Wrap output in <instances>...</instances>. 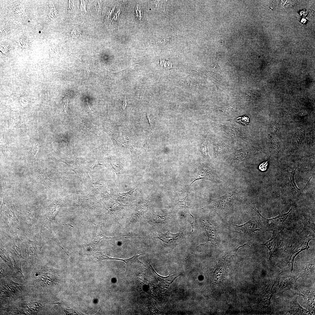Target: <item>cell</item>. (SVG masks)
<instances>
[{
	"label": "cell",
	"mask_w": 315,
	"mask_h": 315,
	"mask_svg": "<svg viewBox=\"0 0 315 315\" xmlns=\"http://www.w3.org/2000/svg\"><path fill=\"white\" fill-rule=\"evenodd\" d=\"M229 194L212 200L215 210L225 213L230 212L234 209L236 202V193L232 192Z\"/></svg>",
	"instance_id": "cell-1"
},
{
	"label": "cell",
	"mask_w": 315,
	"mask_h": 315,
	"mask_svg": "<svg viewBox=\"0 0 315 315\" xmlns=\"http://www.w3.org/2000/svg\"><path fill=\"white\" fill-rule=\"evenodd\" d=\"M284 303V312L292 315H311L309 312L303 308L299 304L295 296L286 298Z\"/></svg>",
	"instance_id": "cell-2"
},
{
	"label": "cell",
	"mask_w": 315,
	"mask_h": 315,
	"mask_svg": "<svg viewBox=\"0 0 315 315\" xmlns=\"http://www.w3.org/2000/svg\"><path fill=\"white\" fill-rule=\"evenodd\" d=\"M249 205L259 215L262 219V222L264 224L272 227L277 226L283 224L287 219L292 208L291 207L289 211L286 213L281 214L275 217L268 219L263 217L260 214L254 204H250Z\"/></svg>",
	"instance_id": "cell-3"
},
{
	"label": "cell",
	"mask_w": 315,
	"mask_h": 315,
	"mask_svg": "<svg viewBox=\"0 0 315 315\" xmlns=\"http://www.w3.org/2000/svg\"><path fill=\"white\" fill-rule=\"evenodd\" d=\"M218 178L217 174L213 168L207 166H203L199 168L195 178L190 185L198 180L203 179L217 182Z\"/></svg>",
	"instance_id": "cell-4"
},
{
	"label": "cell",
	"mask_w": 315,
	"mask_h": 315,
	"mask_svg": "<svg viewBox=\"0 0 315 315\" xmlns=\"http://www.w3.org/2000/svg\"><path fill=\"white\" fill-rule=\"evenodd\" d=\"M291 291L294 294L302 296L304 299L307 304L314 312L315 311V295L314 292L302 288L298 284L297 286Z\"/></svg>",
	"instance_id": "cell-5"
},
{
	"label": "cell",
	"mask_w": 315,
	"mask_h": 315,
	"mask_svg": "<svg viewBox=\"0 0 315 315\" xmlns=\"http://www.w3.org/2000/svg\"><path fill=\"white\" fill-rule=\"evenodd\" d=\"M299 278L298 275H293L291 273L290 275L281 277L279 281L278 293H282L287 290H291L298 284L296 281Z\"/></svg>",
	"instance_id": "cell-6"
},
{
	"label": "cell",
	"mask_w": 315,
	"mask_h": 315,
	"mask_svg": "<svg viewBox=\"0 0 315 315\" xmlns=\"http://www.w3.org/2000/svg\"><path fill=\"white\" fill-rule=\"evenodd\" d=\"M32 179L34 182L47 185L51 181L46 176L43 169L41 167H36L32 170Z\"/></svg>",
	"instance_id": "cell-7"
},
{
	"label": "cell",
	"mask_w": 315,
	"mask_h": 315,
	"mask_svg": "<svg viewBox=\"0 0 315 315\" xmlns=\"http://www.w3.org/2000/svg\"><path fill=\"white\" fill-rule=\"evenodd\" d=\"M234 225L245 234L255 233L260 231L262 228L260 223L256 220H251L241 225Z\"/></svg>",
	"instance_id": "cell-8"
},
{
	"label": "cell",
	"mask_w": 315,
	"mask_h": 315,
	"mask_svg": "<svg viewBox=\"0 0 315 315\" xmlns=\"http://www.w3.org/2000/svg\"><path fill=\"white\" fill-rule=\"evenodd\" d=\"M280 241L279 236L274 231L270 239L264 244H261L266 246L269 251V260H271L274 253L278 249Z\"/></svg>",
	"instance_id": "cell-9"
},
{
	"label": "cell",
	"mask_w": 315,
	"mask_h": 315,
	"mask_svg": "<svg viewBox=\"0 0 315 315\" xmlns=\"http://www.w3.org/2000/svg\"><path fill=\"white\" fill-rule=\"evenodd\" d=\"M204 221V222L201 223V226L202 230L206 233L208 237V239L205 243L201 244L200 245L206 244L209 241H210L211 242H214L217 237L216 231L215 227L210 223Z\"/></svg>",
	"instance_id": "cell-10"
},
{
	"label": "cell",
	"mask_w": 315,
	"mask_h": 315,
	"mask_svg": "<svg viewBox=\"0 0 315 315\" xmlns=\"http://www.w3.org/2000/svg\"><path fill=\"white\" fill-rule=\"evenodd\" d=\"M311 239L308 238L303 241L302 243L296 246L293 250L291 253L288 262L291 264V273L293 269V264L294 259L296 256L301 252L305 249H307L310 247L309 245V243Z\"/></svg>",
	"instance_id": "cell-11"
},
{
	"label": "cell",
	"mask_w": 315,
	"mask_h": 315,
	"mask_svg": "<svg viewBox=\"0 0 315 315\" xmlns=\"http://www.w3.org/2000/svg\"><path fill=\"white\" fill-rule=\"evenodd\" d=\"M315 272V259L307 262L303 267L300 270L299 274H298L299 278L300 277H304L309 276L312 274H314Z\"/></svg>",
	"instance_id": "cell-12"
},
{
	"label": "cell",
	"mask_w": 315,
	"mask_h": 315,
	"mask_svg": "<svg viewBox=\"0 0 315 315\" xmlns=\"http://www.w3.org/2000/svg\"><path fill=\"white\" fill-rule=\"evenodd\" d=\"M179 235V233L173 234L167 232L162 234L158 238L164 243L172 244L176 241Z\"/></svg>",
	"instance_id": "cell-13"
},
{
	"label": "cell",
	"mask_w": 315,
	"mask_h": 315,
	"mask_svg": "<svg viewBox=\"0 0 315 315\" xmlns=\"http://www.w3.org/2000/svg\"><path fill=\"white\" fill-rule=\"evenodd\" d=\"M297 167L294 170H293L292 172H288V186L289 188L291 191L297 192H299V189L297 187L295 182L294 179V176L295 173V171Z\"/></svg>",
	"instance_id": "cell-14"
},
{
	"label": "cell",
	"mask_w": 315,
	"mask_h": 315,
	"mask_svg": "<svg viewBox=\"0 0 315 315\" xmlns=\"http://www.w3.org/2000/svg\"><path fill=\"white\" fill-rule=\"evenodd\" d=\"M111 237H108L104 236L102 233L101 230L99 228H97L95 233V236L94 239L88 244L89 246H91L92 247L95 246L99 244L100 241L103 239L111 238Z\"/></svg>",
	"instance_id": "cell-15"
},
{
	"label": "cell",
	"mask_w": 315,
	"mask_h": 315,
	"mask_svg": "<svg viewBox=\"0 0 315 315\" xmlns=\"http://www.w3.org/2000/svg\"><path fill=\"white\" fill-rule=\"evenodd\" d=\"M92 254L94 257L99 260L106 259L115 260L122 261L123 260V259H122L109 257L107 256L104 252H92Z\"/></svg>",
	"instance_id": "cell-16"
},
{
	"label": "cell",
	"mask_w": 315,
	"mask_h": 315,
	"mask_svg": "<svg viewBox=\"0 0 315 315\" xmlns=\"http://www.w3.org/2000/svg\"><path fill=\"white\" fill-rule=\"evenodd\" d=\"M114 162H111L110 163L116 171V173L119 176L120 174L121 170L123 167L122 164V163L118 160L115 159H114Z\"/></svg>",
	"instance_id": "cell-17"
},
{
	"label": "cell",
	"mask_w": 315,
	"mask_h": 315,
	"mask_svg": "<svg viewBox=\"0 0 315 315\" xmlns=\"http://www.w3.org/2000/svg\"><path fill=\"white\" fill-rule=\"evenodd\" d=\"M207 141H206L201 145L199 148L204 155L206 157H209L207 149Z\"/></svg>",
	"instance_id": "cell-18"
},
{
	"label": "cell",
	"mask_w": 315,
	"mask_h": 315,
	"mask_svg": "<svg viewBox=\"0 0 315 315\" xmlns=\"http://www.w3.org/2000/svg\"><path fill=\"white\" fill-rule=\"evenodd\" d=\"M236 120L237 122L243 125H247L250 121L249 117L246 116H244L237 118Z\"/></svg>",
	"instance_id": "cell-19"
},
{
	"label": "cell",
	"mask_w": 315,
	"mask_h": 315,
	"mask_svg": "<svg viewBox=\"0 0 315 315\" xmlns=\"http://www.w3.org/2000/svg\"><path fill=\"white\" fill-rule=\"evenodd\" d=\"M135 10V15L137 19L140 20L143 17V12L141 8L138 4L136 5Z\"/></svg>",
	"instance_id": "cell-20"
},
{
	"label": "cell",
	"mask_w": 315,
	"mask_h": 315,
	"mask_svg": "<svg viewBox=\"0 0 315 315\" xmlns=\"http://www.w3.org/2000/svg\"><path fill=\"white\" fill-rule=\"evenodd\" d=\"M160 65L165 68H170L172 66V63L169 61L160 60Z\"/></svg>",
	"instance_id": "cell-21"
},
{
	"label": "cell",
	"mask_w": 315,
	"mask_h": 315,
	"mask_svg": "<svg viewBox=\"0 0 315 315\" xmlns=\"http://www.w3.org/2000/svg\"><path fill=\"white\" fill-rule=\"evenodd\" d=\"M268 164V161H267L261 164L259 166V169L262 171L266 170Z\"/></svg>",
	"instance_id": "cell-22"
},
{
	"label": "cell",
	"mask_w": 315,
	"mask_h": 315,
	"mask_svg": "<svg viewBox=\"0 0 315 315\" xmlns=\"http://www.w3.org/2000/svg\"><path fill=\"white\" fill-rule=\"evenodd\" d=\"M63 101L64 105V112L66 113L68 101L67 99L65 97H63Z\"/></svg>",
	"instance_id": "cell-23"
},
{
	"label": "cell",
	"mask_w": 315,
	"mask_h": 315,
	"mask_svg": "<svg viewBox=\"0 0 315 315\" xmlns=\"http://www.w3.org/2000/svg\"><path fill=\"white\" fill-rule=\"evenodd\" d=\"M21 103L22 104H27V100L25 97H22L20 99Z\"/></svg>",
	"instance_id": "cell-24"
},
{
	"label": "cell",
	"mask_w": 315,
	"mask_h": 315,
	"mask_svg": "<svg viewBox=\"0 0 315 315\" xmlns=\"http://www.w3.org/2000/svg\"><path fill=\"white\" fill-rule=\"evenodd\" d=\"M127 100L126 96V95L125 96V98L124 99V100L123 101V105H122V109L123 110H124L126 108V106L127 105Z\"/></svg>",
	"instance_id": "cell-25"
},
{
	"label": "cell",
	"mask_w": 315,
	"mask_h": 315,
	"mask_svg": "<svg viewBox=\"0 0 315 315\" xmlns=\"http://www.w3.org/2000/svg\"><path fill=\"white\" fill-rule=\"evenodd\" d=\"M86 99H87V104H88V110H89L90 112V113H91L93 115L95 116H96V114L94 113V112L92 111V110H91V108H90V106H89V104H88V99L86 98Z\"/></svg>",
	"instance_id": "cell-26"
},
{
	"label": "cell",
	"mask_w": 315,
	"mask_h": 315,
	"mask_svg": "<svg viewBox=\"0 0 315 315\" xmlns=\"http://www.w3.org/2000/svg\"><path fill=\"white\" fill-rule=\"evenodd\" d=\"M190 214V216H192V217L193 218V222L192 223H190L191 224V226H192V232L193 231V225H194V218L193 216Z\"/></svg>",
	"instance_id": "cell-27"
}]
</instances>
